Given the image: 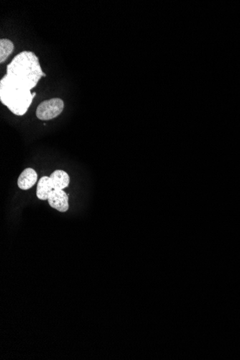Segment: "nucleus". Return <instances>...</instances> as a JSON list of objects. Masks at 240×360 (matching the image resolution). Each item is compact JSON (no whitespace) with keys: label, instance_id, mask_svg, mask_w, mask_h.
<instances>
[{"label":"nucleus","instance_id":"4","mask_svg":"<svg viewBox=\"0 0 240 360\" xmlns=\"http://www.w3.org/2000/svg\"><path fill=\"white\" fill-rule=\"evenodd\" d=\"M37 181L38 174L36 171L33 168H26L18 178V186L20 189L26 191L31 189Z\"/></svg>","mask_w":240,"mask_h":360},{"label":"nucleus","instance_id":"5","mask_svg":"<svg viewBox=\"0 0 240 360\" xmlns=\"http://www.w3.org/2000/svg\"><path fill=\"white\" fill-rule=\"evenodd\" d=\"M50 178L55 190H64L67 188L70 183L69 174L62 170H56L51 175Z\"/></svg>","mask_w":240,"mask_h":360},{"label":"nucleus","instance_id":"3","mask_svg":"<svg viewBox=\"0 0 240 360\" xmlns=\"http://www.w3.org/2000/svg\"><path fill=\"white\" fill-rule=\"evenodd\" d=\"M48 201L51 207L60 212H66L69 210V196L64 190H53Z\"/></svg>","mask_w":240,"mask_h":360},{"label":"nucleus","instance_id":"6","mask_svg":"<svg viewBox=\"0 0 240 360\" xmlns=\"http://www.w3.org/2000/svg\"><path fill=\"white\" fill-rule=\"evenodd\" d=\"M53 190H54V187H53L51 178L49 176H43L38 183L36 195L39 199L45 201V200L49 199V195L52 192Z\"/></svg>","mask_w":240,"mask_h":360},{"label":"nucleus","instance_id":"1","mask_svg":"<svg viewBox=\"0 0 240 360\" xmlns=\"http://www.w3.org/2000/svg\"><path fill=\"white\" fill-rule=\"evenodd\" d=\"M44 77L46 74L34 53H20L8 64L6 75L0 81L2 104L17 116L26 115L36 95V92L31 93V90Z\"/></svg>","mask_w":240,"mask_h":360},{"label":"nucleus","instance_id":"7","mask_svg":"<svg viewBox=\"0 0 240 360\" xmlns=\"http://www.w3.org/2000/svg\"><path fill=\"white\" fill-rule=\"evenodd\" d=\"M15 46L11 40H0V63L3 64L14 51Z\"/></svg>","mask_w":240,"mask_h":360},{"label":"nucleus","instance_id":"2","mask_svg":"<svg viewBox=\"0 0 240 360\" xmlns=\"http://www.w3.org/2000/svg\"><path fill=\"white\" fill-rule=\"evenodd\" d=\"M64 109V101L59 98L44 101L38 106L36 116L41 120H53L59 117Z\"/></svg>","mask_w":240,"mask_h":360}]
</instances>
